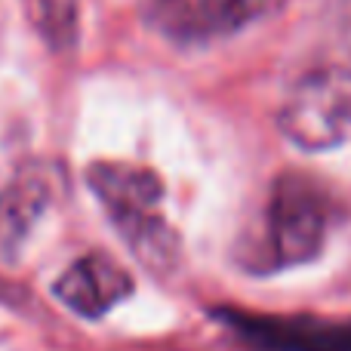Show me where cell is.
Wrapping results in <instances>:
<instances>
[{"label": "cell", "mask_w": 351, "mask_h": 351, "mask_svg": "<svg viewBox=\"0 0 351 351\" xmlns=\"http://www.w3.org/2000/svg\"><path fill=\"white\" fill-rule=\"evenodd\" d=\"M56 299L65 302L80 317H105L114 305L133 296V278L105 253H90L77 259L59 280Z\"/></svg>", "instance_id": "obj_6"}, {"label": "cell", "mask_w": 351, "mask_h": 351, "mask_svg": "<svg viewBox=\"0 0 351 351\" xmlns=\"http://www.w3.org/2000/svg\"><path fill=\"white\" fill-rule=\"evenodd\" d=\"M280 133L302 152H327L351 133V68L324 65L293 84L280 105Z\"/></svg>", "instance_id": "obj_3"}, {"label": "cell", "mask_w": 351, "mask_h": 351, "mask_svg": "<svg viewBox=\"0 0 351 351\" xmlns=\"http://www.w3.org/2000/svg\"><path fill=\"white\" fill-rule=\"evenodd\" d=\"M284 0H148V22L170 40L200 43L228 37L274 12Z\"/></svg>", "instance_id": "obj_5"}, {"label": "cell", "mask_w": 351, "mask_h": 351, "mask_svg": "<svg viewBox=\"0 0 351 351\" xmlns=\"http://www.w3.org/2000/svg\"><path fill=\"white\" fill-rule=\"evenodd\" d=\"M330 228V200L315 179L284 173L271 185L262 219V237L247 250L243 265L271 274L317 259Z\"/></svg>", "instance_id": "obj_2"}, {"label": "cell", "mask_w": 351, "mask_h": 351, "mask_svg": "<svg viewBox=\"0 0 351 351\" xmlns=\"http://www.w3.org/2000/svg\"><path fill=\"white\" fill-rule=\"evenodd\" d=\"M93 194L105 206L108 219L127 247L154 271H170L179 262L182 243L173 225L158 213L164 200V182L154 170L136 164L99 160L86 170Z\"/></svg>", "instance_id": "obj_1"}, {"label": "cell", "mask_w": 351, "mask_h": 351, "mask_svg": "<svg viewBox=\"0 0 351 351\" xmlns=\"http://www.w3.org/2000/svg\"><path fill=\"white\" fill-rule=\"evenodd\" d=\"M53 185L40 170H25L0 191V265H12L49 204Z\"/></svg>", "instance_id": "obj_7"}, {"label": "cell", "mask_w": 351, "mask_h": 351, "mask_svg": "<svg viewBox=\"0 0 351 351\" xmlns=\"http://www.w3.org/2000/svg\"><path fill=\"white\" fill-rule=\"evenodd\" d=\"M213 317L259 351H351V321L315 315H253L219 308Z\"/></svg>", "instance_id": "obj_4"}]
</instances>
